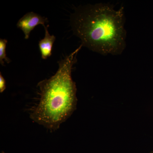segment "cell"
Masks as SVG:
<instances>
[{
    "label": "cell",
    "instance_id": "6da1fadb",
    "mask_svg": "<svg viewBox=\"0 0 153 153\" xmlns=\"http://www.w3.org/2000/svg\"><path fill=\"white\" fill-rule=\"evenodd\" d=\"M70 22L82 47L103 55H120L125 49L123 7L116 10L105 3L79 6L71 14Z\"/></svg>",
    "mask_w": 153,
    "mask_h": 153
},
{
    "label": "cell",
    "instance_id": "7a4b0ae2",
    "mask_svg": "<svg viewBox=\"0 0 153 153\" xmlns=\"http://www.w3.org/2000/svg\"><path fill=\"white\" fill-rule=\"evenodd\" d=\"M80 45L71 54L58 62V68L49 79L38 82L39 98L33 106L30 117L34 122L50 131L57 130L76 109V83L71 76Z\"/></svg>",
    "mask_w": 153,
    "mask_h": 153
},
{
    "label": "cell",
    "instance_id": "3957f363",
    "mask_svg": "<svg viewBox=\"0 0 153 153\" xmlns=\"http://www.w3.org/2000/svg\"><path fill=\"white\" fill-rule=\"evenodd\" d=\"M48 22L47 18L31 12L25 14L18 21L17 27L23 31L25 34V39H28L30 33L36 26L41 25L44 27L45 24Z\"/></svg>",
    "mask_w": 153,
    "mask_h": 153
},
{
    "label": "cell",
    "instance_id": "277c9868",
    "mask_svg": "<svg viewBox=\"0 0 153 153\" xmlns=\"http://www.w3.org/2000/svg\"><path fill=\"white\" fill-rule=\"evenodd\" d=\"M48 26H44L45 29V36L39 41V48L41 52V58L46 60L52 55L53 44L56 40L54 35L49 34L48 30Z\"/></svg>",
    "mask_w": 153,
    "mask_h": 153
},
{
    "label": "cell",
    "instance_id": "5b68a950",
    "mask_svg": "<svg viewBox=\"0 0 153 153\" xmlns=\"http://www.w3.org/2000/svg\"><path fill=\"white\" fill-rule=\"evenodd\" d=\"M7 43V40L6 39H0V63L2 66H4V62L9 63L11 62L10 59L7 57L6 54V47Z\"/></svg>",
    "mask_w": 153,
    "mask_h": 153
},
{
    "label": "cell",
    "instance_id": "8992f818",
    "mask_svg": "<svg viewBox=\"0 0 153 153\" xmlns=\"http://www.w3.org/2000/svg\"><path fill=\"white\" fill-rule=\"evenodd\" d=\"M6 88V80L1 72L0 73V92L2 93L5 90Z\"/></svg>",
    "mask_w": 153,
    "mask_h": 153
},
{
    "label": "cell",
    "instance_id": "52a82bcc",
    "mask_svg": "<svg viewBox=\"0 0 153 153\" xmlns=\"http://www.w3.org/2000/svg\"><path fill=\"white\" fill-rule=\"evenodd\" d=\"M1 153H6L5 152H4V151H2V152H1Z\"/></svg>",
    "mask_w": 153,
    "mask_h": 153
},
{
    "label": "cell",
    "instance_id": "ba28073f",
    "mask_svg": "<svg viewBox=\"0 0 153 153\" xmlns=\"http://www.w3.org/2000/svg\"><path fill=\"white\" fill-rule=\"evenodd\" d=\"M150 153H153V151H152V152H151Z\"/></svg>",
    "mask_w": 153,
    "mask_h": 153
}]
</instances>
